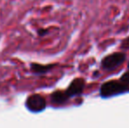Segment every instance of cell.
<instances>
[{
  "label": "cell",
  "instance_id": "cell-1",
  "mask_svg": "<svg viewBox=\"0 0 129 128\" xmlns=\"http://www.w3.org/2000/svg\"><path fill=\"white\" fill-rule=\"evenodd\" d=\"M127 91L128 86L121 80H110L101 84L99 88V96L102 98H109Z\"/></svg>",
  "mask_w": 129,
  "mask_h": 128
},
{
  "label": "cell",
  "instance_id": "cell-2",
  "mask_svg": "<svg viewBox=\"0 0 129 128\" xmlns=\"http://www.w3.org/2000/svg\"><path fill=\"white\" fill-rule=\"evenodd\" d=\"M126 55L122 52L113 53L105 56L100 62L101 68L105 71H112L115 68H119L126 61Z\"/></svg>",
  "mask_w": 129,
  "mask_h": 128
},
{
  "label": "cell",
  "instance_id": "cell-3",
  "mask_svg": "<svg viewBox=\"0 0 129 128\" xmlns=\"http://www.w3.org/2000/svg\"><path fill=\"white\" fill-rule=\"evenodd\" d=\"M26 105L29 111L33 112H41L46 108V99L39 94H34L26 99Z\"/></svg>",
  "mask_w": 129,
  "mask_h": 128
},
{
  "label": "cell",
  "instance_id": "cell-4",
  "mask_svg": "<svg viewBox=\"0 0 129 128\" xmlns=\"http://www.w3.org/2000/svg\"><path fill=\"white\" fill-rule=\"evenodd\" d=\"M85 89V80L83 78H76L70 82L68 89L65 91L70 98L83 94Z\"/></svg>",
  "mask_w": 129,
  "mask_h": 128
},
{
  "label": "cell",
  "instance_id": "cell-5",
  "mask_svg": "<svg viewBox=\"0 0 129 128\" xmlns=\"http://www.w3.org/2000/svg\"><path fill=\"white\" fill-rule=\"evenodd\" d=\"M70 97L66 94V92L63 91H56L52 93L51 95V102L54 104H63L68 102Z\"/></svg>",
  "mask_w": 129,
  "mask_h": 128
},
{
  "label": "cell",
  "instance_id": "cell-6",
  "mask_svg": "<svg viewBox=\"0 0 129 128\" xmlns=\"http://www.w3.org/2000/svg\"><path fill=\"white\" fill-rule=\"evenodd\" d=\"M54 65H41L38 63H32L31 65V69L35 74H46L49 71L51 68H54Z\"/></svg>",
  "mask_w": 129,
  "mask_h": 128
},
{
  "label": "cell",
  "instance_id": "cell-7",
  "mask_svg": "<svg viewBox=\"0 0 129 128\" xmlns=\"http://www.w3.org/2000/svg\"><path fill=\"white\" fill-rule=\"evenodd\" d=\"M48 33V29H40L38 30V34H39L40 36H45L46 34Z\"/></svg>",
  "mask_w": 129,
  "mask_h": 128
},
{
  "label": "cell",
  "instance_id": "cell-8",
  "mask_svg": "<svg viewBox=\"0 0 129 128\" xmlns=\"http://www.w3.org/2000/svg\"><path fill=\"white\" fill-rule=\"evenodd\" d=\"M127 68H128V69H129V62H128V65H127Z\"/></svg>",
  "mask_w": 129,
  "mask_h": 128
}]
</instances>
